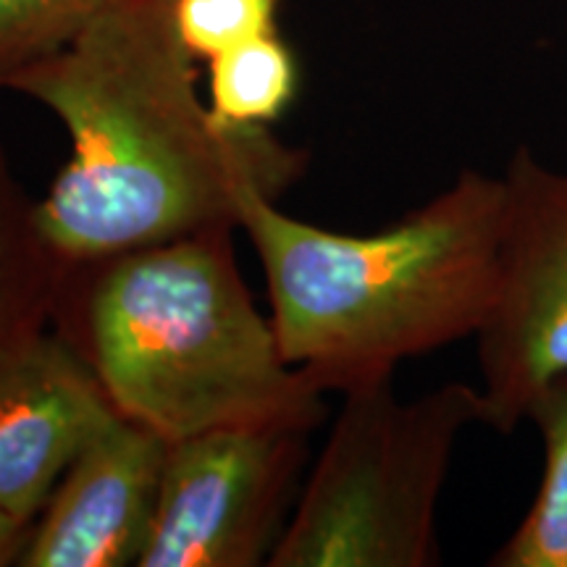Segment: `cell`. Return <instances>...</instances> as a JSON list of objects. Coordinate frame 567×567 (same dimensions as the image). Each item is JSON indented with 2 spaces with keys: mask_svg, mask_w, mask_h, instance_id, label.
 Masks as SVG:
<instances>
[{
  "mask_svg": "<svg viewBox=\"0 0 567 567\" xmlns=\"http://www.w3.org/2000/svg\"><path fill=\"white\" fill-rule=\"evenodd\" d=\"M0 90L45 105L69 134V161L34 200L63 264L239 229L247 189L279 200L308 172L310 155L271 126L213 116L174 0H105L66 48Z\"/></svg>",
  "mask_w": 567,
  "mask_h": 567,
  "instance_id": "obj_1",
  "label": "cell"
},
{
  "mask_svg": "<svg viewBox=\"0 0 567 567\" xmlns=\"http://www.w3.org/2000/svg\"><path fill=\"white\" fill-rule=\"evenodd\" d=\"M505 210L502 174L465 168L375 234L308 224L260 189L243 197L239 229L264 268L287 363L342 394L478 334L499 289Z\"/></svg>",
  "mask_w": 567,
  "mask_h": 567,
  "instance_id": "obj_2",
  "label": "cell"
},
{
  "mask_svg": "<svg viewBox=\"0 0 567 567\" xmlns=\"http://www.w3.org/2000/svg\"><path fill=\"white\" fill-rule=\"evenodd\" d=\"M234 229L66 264L51 329L113 410L166 442L237 425L323 421V394L284 358L237 266Z\"/></svg>",
  "mask_w": 567,
  "mask_h": 567,
  "instance_id": "obj_3",
  "label": "cell"
},
{
  "mask_svg": "<svg viewBox=\"0 0 567 567\" xmlns=\"http://www.w3.org/2000/svg\"><path fill=\"white\" fill-rule=\"evenodd\" d=\"M486 423L481 389L450 381L400 400L394 375L342 408L268 567H434L439 499L460 436Z\"/></svg>",
  "mask_w": 567,
  "mask_h": 567,
  "instance_id": "obj_4",
  "label": "cell"
},
{
  "mask_svg": "<svg viewBox=\"0 0 567 567\" xmlns=\"http://www.w3.org/2000/svg\"><path fill=\"white\" fill-rule=\"evenodd\" d=\"M310 429L237 425L168 442L137 567L268 565L297 502Z\"/></svg>",
  "mask_w": 567,
  "mask_h": 567,
  "instance_id": "obj_5",
  "label": "cell"
},
{
  "mask_svg": "<svg viewBox=\"0 0 567 567\" xmlns=\"http://www.w3.org/2000/svg\"><path fill=\"white\" fill-rule=\"evenodd\" d=\"M502 179L507 210L499 289L473 339L484 425L513 434L538 386L567 368V172L523 145Z\"/></svg>",
  "mask_w": 567,
  "mask_h": 567,
  "instance_id": "obj_6",
  "label": "cell"
},
{
  "mask_svg": "<svg viewBox=\"0 0 567 567\" xmlns=\"http://www.w3.org/2000/svg\"><path fill=\"white\" fill-rule=\"evenodd\" d=\"M168 442L116 415L66 467L19 567L137 565L158 507Z\"/></svg>",
  "mask_w": 567,
  "mask_h": 567,
  "instance_id": "obj_7",
  "label": "cell"
},
{
  "mask_svg": "<svg viewBox=\"0 0 567 567\" xmlns=\"http://www.w3.org/2000/svg\"><path fill=\"white\" fill-rule=\"evenodd\" d=\"M118 413L53 329L0 358V515L34 523L66 467Z\"/></svg>",
  "mask_w": 567,
  "mask_h": 567,
  "instance_id": "obj_8",
  "label": "cell"
},
{
  "mask_svg": "<svg viewBox=\"0 0 567 567\" xmlns=\"http://www.w3.org/2000/svg\"><path fill=\"white\" fill-rule=\"evenodd\" d=\"M63 268L0 145V358L51 329Z\"/></svg>",
  "mask_w": 567,
  "mask_h": 567,
  "instance_id": "obj_9",
  "label": "cell"
},
{
  "mask_svg": "<svg viewBox=\"0 0 567 567\" xmlns=\"http://www.w3.org/2000/svg\"><path fill=\"white\" fill-rule=\"evenodd\" d=\"M526 421L542 439V484L528 513L488 565L567 567V368L549 375L530 396Z\"/></svg>",
  "mask_w": 567,
  "mask_h": 567,
  "instance_id": "obj_10",
  "label": "cell"
},
{
  "mask_svg": "<svg viewBox=\"0 0 567 567\" xmlns=\"http://www.w3.org/2000/svg\"><path fill=\"white\" fill-rule=\"evenodd\" d=\"M300 90V63L279 32L208 61V109L221 124L271 126Z\"/></svg>",
  "mask_w": 567,
  "mask_h": 567,
  "instance_id": "obj_11",
  "label": "cell"
},
{
  "mask_svg": "<svg viewBox=\"0 0 567 567\" xmlns=\"http://www.w3.org/2000/svg\"><path fill=\"white\" fill-rule=\"evenodd\" d=\"M105 0H0V84L66 48Z\"/></svg>",
  "mask_w": 567,
  "mask_h": 567,
  "instance_id": "obj_12",
  "label": "cell"
},
{
  "mask_svg": "<svg viewBox=\"0 0 567 567\" xmlns=\"http://www.w3.org/2000/svg\"><path fill=\"white\" fill-rule=\"evenodd\" d=\"M281 0H174L176 32L195 61L279 32Z\"/></svg>",
  "mask_w": 567,
  "mask_h": 567,
  "instance_id": "obj_13",
  "label": "cell"
},
{
  "mask_svg": "<svg viewBox=\"0 0 567 567\" xmlns=\"http://www.w3.org/2000/svg\"><path fill=\"white\" fill-rule=\"evenodd\" d=\"M34 523L17 520V517L0 515V567L19 565L30 547Z\"/></svg>",
  "mask_w": 567,
  "mask_h": 567,
  "instance_id": "obj_14",
  "label": "cell"
}]
</instances>
